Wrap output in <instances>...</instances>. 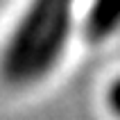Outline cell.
Here are the masks:
<instances>
[{"instance_id": "7a4b0ae2", "label": "cell", "mask_w": 120, "mask_h": 120, "mask_svg": "<svg viewBox=\"0 0 120 120\" xmlns=\"http://www.w3.org/2000/svg\"><path fill=\"white\" fill-rule=\"evenodd\" d=\"M120 27V0H93L86 14L84 32L93 43L109 39Z\"/></svg>"}, {"instance_id": "6da1fadb", "label": "cell", "mask_w": 120, "mask_h": 120, "mask_svg": "<svg viewBox=\"0 0 120 120\" xmlns=\"http://www.w3.org/2000/svg\"><path fill=\"white\" fill-rule=\"evenodd\" d=\"M75 0H30L0 54V75L7 84L41 82L66 52L73 30Z\"/></svg>"}, {"instance_id": "3957f363", "label": "cell", "mask_w": 120, "mask_h": 120, "mask_svg": "<svg viewBox=\"0 0 120 120\" xmlns=\"http://www.w3.org/2000/svg\"><path fill=\"white\" fill-rule=\"evenodd\" d=\"M107 104L111 109V113L120 120V77L116 82H111V86L107 91Z\"/></svg>"}]
</instances>
